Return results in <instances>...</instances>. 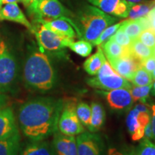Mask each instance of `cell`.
<instances>
[{
  "label": "cell",
  "instance_id": "7bdbcfd3",
  "mask_svg": "<svg viewBox=\"0 0 155 155\" xmlns=\"http://www.w3.org/2000/svg\"><path fill=\"white\" fill-rule=\"evenodd\" d=\"M126 1H127L128 2H130L131 4H137V3H139L141 2V1H143V0H126Z\"/></svg>",
  "mask_w": 155,
  "mask_h": 155
},
{
  "label": "cell",
  "instance_id": "8fae6325",
  "mask_svg": "<svg viewBox=\"0 0 155 155\" xmlns=\"http://www.w3.org/2000/svg\"><path fill=\"white\" fill-rule=\"evenodd\" d=\"M150 119V112H139L134 108L129 111L127 125L133 141L141 140L144 137V128Z\"/></svg>",
  "mask_w": 155,
  "mask_h": 155
},
{
  "label": "cell",
  "instance_id": "4316f807",
  "mask_svg": "<svg viewBox=\"0 0 155 155\" xmlns=\"http://www.w3.org/2000/svg\"><path fill=\"white\" fill-rule=\"evenodd\" d=\"M152 83L150 85L144 86H134L131 88L130 91L131 96L132 97L134 102L140 101L142 104H145L150 96V93L152 89Z\"/></svg>",
  "mask_w": 155,
  "mask_h": 155
},
{
  "label": "cell",
  "instance_id": "f35d334b",
  "mask_svg": "<svg viewBox=\"0 0 155 155\" xmlns=\"http://www.w3.org/2000/svg\"><path fill=\"white\" fill-rule=\"evenodd\" d=\"M151 124H152V134H153V138L155 141V104H153L152 106V118L150 119Z\"/></svg>",
  "mask_w": 155,
  "mask_h": 155
},
{
  "label": "cell",
  "instance_id": "5bb4252c",
  "mask_svg": "<svg viewBox=\"0 0 155 155\" xmlns=\"http://www.w3.org/2000/svg\"><path fill=\"white\" fill-rule=\"evenodd\" d=\"M36 22L44 25L45 28L50 29L61 35L68 37L74 40L77 36L75 32V25L74 21L71 18L58 19H39Z\"/></svg>",
  "mask_w": 155,
  "mask_h": 155
},
{
  "label": "cell",
  "instance_id": "1f68e13d",
  "mask_svg": "<svg viewBox=\"0 0 155 155\" xmlns=\"http://www.w3.org/2000/svg\"><path fill=\"white\" fill-rule=\"evenodd\" d=\"M110 40H114L116 43H118L125 48H129L133 40L130 37L126 34L120 28L116 31L113 36L110 38Z\"/></svg>",
  "mask_w": 155,
  "mask_h": 155
},
{
  "label": "cell",
  "instance_id": "f907efd6",
  "mask_svg": "<svg viewBox=\"0 0 155 155\" xmlns=\"http://www.w3.org/2000/svg\"><path fill=\"white\" fill-rule=\"evenodd\" d=\"M154 1H155V0H154Z\"/></svg>",
  "mask_w": 155,
  "mask_h": 155
},
{
  "label": "cell",
  "instance_id": "bcb514c9",
  "mask_svg": "<svg viewBox=\"0 0 155 155\" xmlns=\"http://www.w3.org/2000/svg\"><path fill=\"white\" fill-rule=\"evenodd\" d=\"M151 75H152V81H153V82H154V81H155V68H154V71H152V73H151Z\"/></svg>",
  "mask_w": 155,
  "mask_h": 155
},
{
  "label": "cell",
  "instance_id": "ffe728a7",
  "mask_svg": "<svg viewBox=\"0 0 155 155\" xmlns=\"http://www.w3.org/2000/svg\"><path fill=\"white\" fill-rule=\"evenodd\" d=\"M91 116L90 123L88 126L91 132H96L104 125L106 119V112L101 104L97 102H92L91 105Z\"/></svg>",
  "mask_w": 155,
  "mask_h": 155
},
{
  "label": "cell",
  "instance_id": "e575fe53",
  "mask_svg": "<svg viewBox=\"0 0 155 155\" xmlns=\"http://www.w3.org/2000/svg\"><path fill=\"white\" fill-rule=\"evenodd\" d=\"M141 66L148 71L149 73H152L155 68V55H153L150 57L146 58L141 62Z\"/></svg>",
  "mask_w": 155,
  "mask_h": 155
},
{
  "label": "cell",
  "instance_id": "e0dca14e",
  "mask_svg": "<svg viewBox=\"0 0 155 155\" xmlns=\"http://www.w3.org/2000/svg\"><path fill=\"white\" fill-rule=\"evenodd\" d=\"M8 20L21 24L33 32V26L29 22L19 7L17 3L6 4L2 8H0V21Z\"/></svg>",
  "mask_w": 155,
  "mask_h": 155
},
{
  "label": "cell",
  "instance_id": "d4e9b609",
  "mask_svg": "<svg viewBox=\"0 0 155 155\" xmlns=\"http://www.w3.org/2000/svg\"><path fill=\"white\" fill-rule=\"evenodd\" d=\"M155 6V1L148 2L142 4H134L129 10V19H137L147 16L150 11Z\"/></svg>",
  "mask_w": 155,
  "mask_h": 155
},
{
  "label": "cell",
  "instance_id": "484cf974",
  "mask_svg": "<svg viewBox=\"0 0 155 155\" xmlns=\"http://www.w3.org/2000/svg\"><path fill=\"white\" fill-rule=\"evenodd\" d=\"M130 82L135 86H144L152 84L153 81L151 73L140 66L136 71Z\"/></svg>",
  "mask_w": 155,
  "mask_h": 155
},
{
  "label": "cell",
  "instance_id": "4fadbf2b",
  "mask_svg": "<svg viewBox=\"0 0 155 155\" xmlns=\"http://www.w3.org/2000/svg\"><path fill=\"white\" fill-rule=\"evenodd\" d=\"M95 7L107 14L116 17H128L129 10L134 4L128 2L126 0H87Z\"/></svg>",
  "mask_w": 155,
  "mask_h": 155
},
{
  "label": "cell",
  "instance_id": "7a4b0ae2",
  "mask_svg": "<svg viewBox=\"0 0 155 155\" xmlns=\"http://www.w3.org/2000/svg\"><path fill=\"white\" fill-rule=\"evenodd\" d=\"M22 79L26 88L34 91L46 92L55 87V70L41 50L33 49L28 53L23 66Z\"/></svg>",
  "mask_w": 155,
  "mask_h": 155
},
{
  "label": "cell",
  "instance_id": "f546056e",
  "mask_svg": "<svg viewBox=\"0 0 155 155\" xmlns=\"http://www.w3.org/2000/svg\"><path fill=\"white\" fill-rule=\"evenodd\" d=\"M122 24H123V21L117 23V24L112 25L111 26L108 27L107 28L103 31V32L101 34V35L98 37V38L97 39L94 43H93V45H94L99 46L101 44L104 43V42L107 41V40H109L111 36L114 35L116 31L119 30L120 27L122 25Z\"/></svg>",
  "mask_w": 155,
  "mask_h": 155
},
{
  "label": "cell",
  "instance_id": "8d00e7d4",
  "mask_svg": "<svg viewBox=\"0 0 155 155\" xmlns=\"http://www.w3.org/2000/svg\"><path fill=\"white\" fill-rule=\"evenodd\" d=\"M42 0H31L30 5H29V11L34 15H35L37 9H38V5L41 2Z\"/></svg>",
  "mask_w": 155,
  "mask_h": 155
},
{
  "label": "cell",
  "instance_id": "6da1fadb",
  "mask_svg": "<svg viewBox=\"0 0 155 155\" xmlns=\"http://www.w3.org/2000/svg\"><path fill=\"white\" fill-rule=\"evenodd\" d=\"M63 100L38 97L24 103L17 112V124L29 141L47 139L58 131Z\"/></svg>",
  "mask_w": 155,
  "mask_h": 155
},
{
  "label": "cell",
  "instance_id": "ac0fdd59",
  "mask_svg": "<svg viewBox=\"0 0 155 155\" xmlns=\"http://www.w3.org/2000/svg\"><path fill=\"white\" fill-rule=\"evenodd\" d=\"M19 155H57L53 145L46 139L42 141H29L22 147Z\"/></svg>",
  "mask_w": 155,
  "mask_h": 155
},
{
  "label": "cell",
  "instance_id": "f6af8a7d",
  "mask_svg": "<svg viewBox=\"0 0 155 155\" xmlns=\"http://www.w3.org/2000/svg\"><path fill=\"white\" fill-rule=\"evenodd\" d=\"M30 1L31 0H21V2H22L25 5L28 6V7L29 5H30Z\"/></svg>",
  "mask_w": 155,
  "mask_h": 155
},
{
  "label": "cell",
  "instance_id": "9c48e42d",
  "mask_svg": "<svg viewBox=\"0 0 155 155\" xmlns=\"http://www.w3.org/2000/svg\"><path fill=\"white\" fill-rule=\"evenodd\" d=\"M98 94L106 98L108 105L116 111L125 112L131 110L133 99L128 89L118 88L111 91H99Z\"/></svg>",
  "mask_w": 155,
  "mask_h": 155
},
{
  "label": "cell",
  "instance_id": "603a6c76",
  "mask_svg": "<svg viewBox=\"0 0 155 155\" xmlns=\"http://www.w3.org/2000/svg\"><path fill=\"white\" fill-rule=\"evenodd\" d=\"M108 60L114 59L129 53V48H125L112 40H108L101 46Z\"/></svg>",
  "mask_w": 155,
  "mask_h": 155
},
{
  "label": "cell",
  "instance_id": "5b68a950",
  "mask_svg": "<svg viewBox=\"0 0 155 155\" xmlns=\"http://www.w3.org/2000/svg\"><path fill=\"white\" fill-rule=\"evenodd\" d=\"M33 33L42 50L48 51H57L66 48L74 40L61 35L40 24L38 28L33 27Z\"/></svg>",
  "mask_w": 155,
  "mask_h": 155
},
{
  "label": "cell",
  "instance_id": "60d3db41",
  "mask_svg": "<svg viewBox=\"0 0 155 155\" xmlns=\"http://www.w3.org/2000/svg\"><path fill=\"white\" fill-rule=\"evenodd\" d=\"M134 108H136L137 110H138L139 112H150L148 108L147 107V106L145 105L144 104H142V103L137 104V105L135 106Z\"/></svg>",
  "mask_w": 155,
  "mask_h": 155
},
{
  "label": "cell",
  "instance_id": "52a82bcc",
  "mask_svg": "<svg viewBox=\"0 0 155 155\" xmlns=\"http://www.w3.org/2000/svg\"><path fill=\"white\" fill-rule=\"evenodd\" d=\"M78 155H107L105 145L99 135L83 131L76 138Z\"/></svg>",
  "mask_w": 155,
  "mask_h": 155
},
{
  "label": "cell",
  "instance_id": "8992f818",
  "mask_svg": "<svg viewBox=\"0 0 155 155\" xmlns=\"http://www.w3.org/2000/svg\"><path fill=\"white\" fill-rule=\"evenodd\" d=\"M58 131L68 136L78 135L85 131L84 127L77 116L75 103H64L58 121Z\"/></svg>",
  "mask_w": 155,
  "mask_h": 155
},
{
  "label": "cell",
  "instance_id": "83f0119b",
  "mask_svg": "<svg viewBox=\"0 0 155 155\" xmlns=\"http://www.w3.org/2000/svg\"><path fill=\"white\" fill-rule=\"evenodd\" d=\"M92 45H93L90 42L84 40H81L76 42L73 40L68 45V48L82 57H88L92 52Z\"/></svg>",
  "mask_w": 155,
  "mask_h": 155
},
{
  "label": "cell",
  "instance_id": "cb8c5ba5",
  "mask_svg": "<svg viewBox=\"0 0 155 155\" xmlns=\"http://www.w3.org/2000/svg\"><path fill=\"white\" fill-rule=\"evenodd\" d=\"M120 29L130 37L132 40L138 38L141 32L144 30L140 19H129L127 20L123 21V24L120 27Z\"/></svg>",
  "mask_w": 155,
  "mask_h": 155
},
{
  "label": "cell",
  "instance_id": "9a60e30c",
  "mask_svg": "<svg viewBox=\"0 0 155 155\" xmlns=\"http://www.w3.org/2000/svg\"><path fill=\"white\" fill-rule=\"evenodd\" d=\"M19 127L14 111L11 107L5 106L0 109V140L19 134Z\"/></svg>",
  "mask_w": 155,
  "mask_h": 155
},
{
  "label": "cell",
  "instance_id": "4dcf8cb0",
  "mask_svg": "<svg viewBox=\"0 0 155 155\" xmlns=\"http://www.w3.org/2000/svg\"><path fill=\"white\" fill-rule=\"evenodd\" d=\"M135 155H155V144L150 139L143 137L138 148L135 150Z\"/></svg>",
  "mask_w": 155,
  "mask_h": 155
},
{
  "label": "cell",
  "instance_id": "d6a6232c",
  "mask_svg": "<svg viewBox=\"0 0 155 155\" xmlns=\"http://www.w3.org/2000/svg\"><path fill=\"white\" fill-rule=\"evenodd\" d=\"M137 39L147 47L152 49L155 48V33L152 30H146L142 31Z\"/></svg>",
  "mask_w": 155,
  "mask_h": 155
},
{
  "label": "cell",
  "instance_id": "ba28073f",
  "mask_svg": "<svg viewBox=\"0 0 155 155\" xmlns=\"http://www.w3.org/2000/svg\"><path fill=\"white\" fill-rule=\"evenodd\" d=\"M86 82L87 84L93 88L102 91H111L118 88L130 90L132 87L129 81L118 74L116 71L104 75H94V77L87 79Z\"/></svg>",
  "mask_w": 155,
  "mask_h": 155
},
{
  "label": "cell",
  "instance_id": "74e56055",
  "mask_svg": "<svg viewBox=\"0 0 155 155\" xmlns=\"http://www.w3.org/2000/svg\"><path fill=\"white\" fill-rule=\"evenodd\" d=\"M144 137L145 138L151 139L153 138V134H152V128L151 121L147 124L146 127L144 128Z\"/></svg>",
  "mask_w": 155,
  "mask_h": 155
},
{
  "label": "cell",
  "instance_id": "d590c367",
  "mask_svg": "<svg viewBox=\"0 0 155 155\" xmlns=\"http://www.w3.org/2000/svg\"><path fill=\"white\" fill-rule=\"evenodd\" d=\"M147 18L150 22V30H152L154 33H155V9L154 7L151 9L148 15H147Z\"/></svg>",
  "mask_w": 155,
  "mask_h": 155
},
{
  "label": "cell",
  "instance_id": "c3c4849f",
  "mask_svg": "<svg viewBox=\"0 0 155 155\" xmlns=\"http://www.w3.org/2000/svg\"><path fill=\"white\" fill-rule=\"evenodd\" d=\"M154 55H155V48H154Z\"/></svg>",
  "mask_w": 155,
  "mask_h": 155
},
{
  "label": "cell",
  "instance_id": "7402d4cb",
  "mask_svg": "<svg viewBox=\"0 0 155 155\" xmlns=\"http://www.w3.org/2000/svg\"><path fill=\"white\" fill-rule=\"evenodd\" d=\"M129 53L139 62L154 55V49L150 48L143 44L138 39L132 40L129 48Z\"/></svg>",
  "mask_w": 155,
  "mask_h": 155
},
{
  "label": "cell",
  "instance_id": "b9f144b4",
  "mask_svg": "<svg viewBox=\"0 0 155 155\" xmlns=\"http://www.w3.org/2000/svg\"><path fill=\"white\" fill-rule=\"evenodd\" d=\"M21 2V0H3V4H10V3H17Z\"/></svg>",
  "mask_w": 155,
  "mask_h": 155
},
{
  "label": "cell",
  "instance_id": "ee69618b",
  "mask_svg": "<svg viewBox=\"0 0 155 155\" xmlns=\"http://www.w3.org/2000/svg\"><path fill=\"white\" fill-rule=\"evenodd\" d=\"M151 91H152V94L153 96H155V81H154V83H152V86Z\"/></svg>",
  "mask_w": 155,
  "mask_h": 155
},
{
  "label": "cell",
  "instance_id": "44dd1931",
  "mask_svg": "<svg viewBox=\"0 0 155 155\" xmlns=\"http://www.w3.org/2000/svg\"><path fill=\"white\" fill-rule=\"evenodd\" d=\"M21 148L22 145L19 133L0 140V155H19Z\"/></svg>",
  "mask_w": 155,
  "mask_h": 155
},
{
  "label": "cell",
  "instance_id": "d6986e66",
  "mask_svg": "<svg viewBox=\"0 0 155 155\" xmlns=\"http://www.w3.org/2000/svg\"><path fill=\"white\" fill-rule=\"evenodd\" d=\"M106 61V58L104 55L102 48L99 45L96 53L89 57L83 63V68L86 72L92 76L98 73L102 65Z\"/></svg>",
  "mask_w": 155,
  "mask_h": 155
},
{
  "label": "cell",
  "instance_id": "7dc6e473",
  "mask_svg": "<svg viewBox=\"0 0 155 155\" xmlns=\"http://www.w3.org/2000/svg\"><path fill=\"white\" fill-rule=\"evenodd\" d=\"M3 5V0H0V8L2 7V5Z\"/></svg>",
  "mask_w": 155,
  "mask_h": 155
},
{
  "label": "cell",
  "instance_id": "7c38bea8",
  "mask_svg": "<svg viewBox=\"0 0 155 155\" xmlns=\"http://www.w3.org/2000/svg\"><path fill=\"white\" fill-rule=\"evenodd\" d=\"M108 61L114 71L129 82L136 71L141 66L140 62L134 58L130 53Z\"/></svg>",
  "mask_w": 155,
  "mask_h": 155
},
{
  "label": "cell",
  "instance_id": "277c9868",
  "mask_svg": "<svg viewBox=\"0 0 155 155\" xmlns=\"http://www.w3.org/2000/svg\"><path fill=\"white\" fill-rule=\"evenodd\" d=\"M18 77L16 58L7 43L0 40V92L6 94L15 91Z\"/></svg>",
  "mask_w": 155,
  "mask_h": 155
},
{
  "label": "cell",
  "instance_id": "30bf717a",
  "mask_svg": "<svg viewBox=\"0 0 155 155\" xmlns=\"http://www.w3.org/2000/svg\"><path fill=\"white\" fill-rule=\"evenodd\" d=\"M35 16L36 20L39 19H71L73 14L58 0H42L38 5Z\"/></svg>",
  "mask_w": 155,
  "mask_h": 155
},
{
  "label": "cell",
  "instance_id": "681fc988",
  "mask_svg": "<svg viewBox=\"0 0 155 155\" xmlns=\"http://www.w3.org/2000/svg\"><path fill=\"white\" fill-rule=\"evenodd\" d=\"M154 9H155V6H154Z\"/></svg>",
  "mask_w": 155,
  "mask_h": 155
},
{
  "label": "cell",
  "instance_id": "836d02e7",
  "mask_svg": "<svg viewBox=\"0 0 155 155\" xmlns=\"http://www.w3.org/2000/svg\"><path fill=\"white\" fill-rule=\"evenodd\" d=\"M107 155H135V150L134 147H127L125 149H109Z\"/></svg>",
  "mask_w": 155,
  "mask_h": 155
},
{
  "label": "cell",
  "instance_id": "f1b7e54d",
  "mask_svg": "<svg viewBox=\"0 0 155 155\" xmlns=\"http://www.w3.org/2000/svg\"><path fill=\"white\" fill-rule=\"evenodd\" d=\"M76 114L83 125L88 127L91 116V108L85 102H80L76 106Z\"/></svg>",
  "mask_w": 155,
  "mask_h": 155
},
{
  "label": "cell",
  "instance_id": "3957f363",
  "mask_svg": "<svg viewBox=\"0 0 155 155\" xmlns=\"http://www.w3.org/2000/svg\"><path fill=\"white\" fill-rule=\"evenodd\" d=\"M118 20L95 6L86 5L78 13L75 21L76 35L81 40L93 43L103 31Z\"/></svg>",
  "mask_w": 155,
  "mask_h": 155
},
{
  "label": "cell",
  "instance_id": "2e32d148",
  "mask_svg": "<svg viewBox=\"0 0 155 155\" xmlns=\"http://www.w3.org/2000/svg\"><path fill=\"white\" fill-rule=\"evenodd\" d=\"M52 144L57 155H78L76 139L75 136L65 135L56 131Z\"/></svg>",
  "mask_w": 155,
  "mask_h": 155
},
{
  "label": "cell",
  "instance_id": "ab89813d",
  "mask_svg": "<svg viewBox=\"0 0 155 155\" xmlns=\"http://www.w3.org/2000/svg\"><path fill=\"white\" fill-rule=\"evenodd\" d=\"M8 103V96L5 94L0 92V109L7 106Z\"/></svg>",
  "mask_w": 155,
  "mask_h": 155
}]
</instances>
